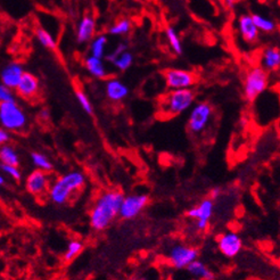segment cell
<instances>
[{"instance_id":"cell-33","label":"cell","mask_w":280,"mask_h":280,"mask_svg":"<svg viewBox=\"0 0 280 280\" xmlns=\"http://www.w3.org/2000/svg\"><path fill=\"white\" fill-rule=\"evenodd\" d=\"M11 100H15V96L13 94V90L4 86L0 82V103L4 102H11Z\"/></svg>"},{"instance_id":"cell-4","label":"cell","mask_w":280,"mask_h":280,"mask_svg":"<svg viewBox=\"0 0 280 280\" xmlns=\"http://www.w3.org/2000/svg\"><path fill=\"white\" fill-rule=\"evenodd\" d=\"M0 125L8 132L22 131L28 125V115L15 100L0 103Z\"/></svg>"},{"instance_id":"cell-37","label":"cell","mask_w":280,"mask_h":280,"mask_svg":"<svg viewBox=\"0 0 280 280\" xmlns=\"http://www.w3.org/2000/svg\"><path fill=\"white\" fill-rule=\"evenodd\" d=\"M39 115L43 120H48L49 119V111L48 110H43L40 112Z\"/></svg>"},{"instance_id":"cell-16","label":"cell","mask_w":280,"mask_h":280,"mask_svg":"<svg viewBox=\"0 0 280 280\" xmlns=\"http://www.w3.org/2000/svg\"><path fill=\"white\" fill-rule=\"evenodd\" d=\"M105 94L112 102H122L123 99L128 97L129 88L119 79L113 78L105 83Z\"/></svg>"},{"instance_id":"cell-32","label":"cell","mask_w":280,"mask_h":280,"mask_svg":"<svg viewBox=\"0 0 280 280\" xmlns=\"http://www.w3.org/2000/svg\"><path fill=\"white\" fill-rule=\"evenodd\" d=\"M125 50H128V45L125 43H120L116 47L112 50V52L106 56V61L112 63L116 57H119L121 54L124 53Z\"/></svg>"},{"instance_id":"cell-34","label":"cell","mask_w":280,"mask_h":280,"mask_svg":"<svg viewBox=\"0 0 280 280\" xmlns=\"http://www.w3.org/2000/svg\"><path fill=\"white\" fill-rule=\"evenodd\" d=\"M10 139H11L10 132L5 130V129L0 128V146H3V145H5L6 143H8Z\"/></svg>"},{"instance_id":"cell-22","label":"cell","mask_w":280,"mask_h":280,"mask_svg":"<svg viewBox=\"0 0 280 280\" xmlns=\"http://www.w3.org/2000/svg\"><path fill=\"white\" fill-rule=\"evenodd\" d=\"M107 46V37L105 35H99L91 39L90 44V55L103 58L105 55V50Z\"/></svg>"},{"instance_id":"cell-39","label":"cell","mask_w":280,"mask_h":280,"mask_svg":"<svg viewBox=\"0 0 280 280\" xmlns=\"http://www.w3.org/2000/svg\"><path fill=\"white\" fill-rule=\"evenodd\" d=\"M138 280H148L147 278H140V279H138Z\"/></svg>"},{"instance_id":"cell-7","label":"cell","mask_w":280,"mask_h":280,"mask_svg":"<svg viewBox=\"0 0 280 280\" xmlns=\"http://www.w3.org/2000/svg\"><path fill=\"white\" fill-rule=\"evenodd\" d=\"M149 195L145 193H136L124 196L121 203L119 216L123 220H132L137 218L149 203Z\"/></svg>"},{"instance_id":"cell-31","label":"cell","mask_w":280,"mask_h":280,"mask_svg":"<svg viewBox=\"0 0 280 280\" xmlns=\"http://www.w3.org/2000/svg\"><path fill=\"white\" fill-rule=\"evenodd\" d=\"M0 170H2L4 173L10 175V177L12 179H14V180L19 181V180H21V178H22V173H21L19 166L4 164V163H0Z\"/></svg>"},{"instance_id":"cell-27","label":"cell","mask_w":280,"mask_h":280,"mask_svg":"<svg viewBox=\"0 0 280 280\" xmlns=\"http://www.w3.org/2000/svg\"><path fill=\"white\" fill-rule=\"evenodd\" d=\"M165 36H166V39L169 41L171 49L173 50V53L177 54V55H181L183 52V48H182L181 40L180 38H179L177 31H175L173 28L169 27L165 29Z\"/></svg>"},{"instance_id":"cell-36","label":"cell","mask_w":280,"mask_h":280,"mask_svg":"<svg viewBox=\"0 0 280 280\" xmlns=\"http://www.w3.org/2000/svg\"><path fill=\"white\" fill-rule=\"evenodd\" d=\"M222 3L225 7L229 8V10H232V8L236 5L237 0H222Z\"/></svg>"},{"instance_id":"cell-28","label":"cell","mask_w":280,"mask_h":280,"mask_svg":"<svg viewBox=\"0 0 280 280\" xmlns=\"http://www.w3.org/2000/svg\"><path fill=\"white\" fill-rule=\"evenodd\" d=\"M131 29H132V24L130 21L127 19H122L113 24L112 27L108 29V33H110L111 36L122 37L128 35V33L131 31Z\"/></svg>"},{"instance_id":"cell-25","label":"cell","mask_w":280,"mask_h":280,"mask_svg":"<svg viewBox=\"0 0 280 280\" xmlns=\"http://www.w3.org/2000/svg\"><path fill=\"white\" fill-rule=\"evenodd\" d=\"M31 162L38 170L50 172L53 170V163L49 158L43 153L33 152L31 153Z\"/></svg>"},{"instance_id":"cell-18","label":"cell","mask_w":280,"mask_h":280,"mask_svg":"<svg viewBox=\"0 0 280 280\" xmlns=\"http://www.w3.org/2000/svg\"><path fill=\"white\" fill-rule=\"evenodd\" d=\"M85 66L89 72L96 79H105L107 77V69L105 62L103 58L95 56H88L85 61Z\"/></svg>"},{"instance_id":"cell-40","label":"cell","mask_w":280,"mask_h":280,"mask_svg":"<svg viewBox=\"0 0 280 280\" xmlns=\"http://www.w3.org/2000/svg\"><path fill=\"white\" fill-rule=\"evenodd\" d=\"M128 280H138V279H136V278H130V279H128Z\"/></svg>"},{"instance_id":"cell-13","label":"cell","mask_w":280,"mask_h":280,"mask_svg":"<svg viewBox=\"0 0 280 280\" xmlns=\"http://www.w3.org/2000/svg\"><path fill=\"white\" fill-rule=\"evenodd\" d=\"M24 73L23 66L18 62H11L0 71V82L10 89H15Z\"/></svg>"},{"instance_id":"cell-2","label":"cell","mask_w":280,"mask_h":280,"mask_svg":"<svg viewBox=\"0 0 280 280\" xmlns=\"http://www.w3.org/2000/svg\"><path fill=\"white\" fill-rule=\"evenodd\" d=\"M86 183L87 177L82 171H70L49 186V198L56 205H65L78 191L83 189Z\"/></svg>"},{"instance_id":"cell-5","label":"cell","mask_w":280,"mask_h":280,"mask_svg":"<svg viewBox=\"0 0 280 280\" xmlns=\"http://www.w3.org/2000/svg\"><path fill=\"white\" fill-rule=\"evenodd\" d=\"M269 87L268 71L261 66H255L248 70L244 80V95L248 102H254Z\"/></svg>"},{"instance_id":"cell-38","label":"cell","mask_w":280,"mask_h":280,"mask_svg":"<svg viewBox=\"0 0 280 280\" xmlns=\"http://www.w3.org/2000/svg\"><path fill=\"white\" fill-rule=\"evenodd\" d=\"M5 181H6V179H5V177H4V175L0 173V186H4L5 185Z\"/></svg>"},{"instance_id":"cell-1","label":"cell","mask_w":280,"mask_h":280,"mask_svg":"<svg viewBox=\"0 0 280 280\" xmlns=\"http://www.w3.org/2000/svg\"><path fill=\"white\" fill-rule=\"evenodd\" d=\"M124 195L118 189H111L100 194L95 200L89 213L90 227L95 231H103L119 216L121 203Z\"/></svg>"},{"instance_id":"cell-21","label":"cell","mask_w":280,"mask_h":280,"mask_svg":"<svg viewBox=\"0 0 280 280\" xmlns=\"http://www.w3.org/2000/svg\"><path fill=\"white\" fill-rule=\"evenodd\" d=\"M0 163L19 166L20 156L16 149L10 145L0 146Z\"/></svg>"},{"instance_id":"cell-11","label":"cell","mask_w":280,"mask_h":280,"mask_svg":"<svg viewBox=\"0 0 280 280\" xmlns=\"http://www.w3.org/2000/svg\"><path fill=\"white\" fill-rule=\"evenodd\" d=\"M218 248L220 253L228 258L236 257L243 249V239L238 233L225 231L218 237Z\"/></svg>"},{"instance_id":"cell-6","label":"cell","mask_w":280,"mask_h":280,"mask_svg":"<svg viewBox=\"0 0 280 280\" xmlns=\"http://www.w3.org/2000/svg\"><path fill=\"white\" fill-rule=\"evenodd\" d=\"M213 107L206 102H200L191 106L188 118V130L193 135H200L206 130L213 118Z\"/></svg>"},{"instance_id":"cell-30","label":"cell","mask_w":280,"mask_h":280,"mask_svg":"<svg viewBox=\"0 0 280 280\" xmlns=\"http://www.w3.org/2000/svg\"><path fill=\"white\" fill-rule=\"evenodd\" d=\"M75 97H77L79 104H80V106L82 107V110L85 111L87 114H89V115L93 114L94 113L93 104H91L89 97L86 95L85 91H82L80 89L75 90Z\"/></svg>"},{"instance_id":"cell-9","label":"cell","mask_w":280,"mask_h":280,"mask_svg":"<svg viewBox=\"0 0 280 280\" xmlns=\"http://www.w3.org/2000/svg\"><path fill=\"white\" fill-rule=\"evenodd\" d=\"M213 213H214V200L212 198H204L197 206L189 208L186 212V216L196 221V230L203 232L210 225Z\"/></svg>"},{"instance_id":"cell-8","label":"cell","mask_w":280,"mask_h":280,"mask_svg":"<svg viewBox=\"0 0 280 280\" xmlns=\"http://www.w3.org/2000/svg\"><path fill=\"white\" fill-rule=\"evenodd\" d=\"M199 252L196 247L185 244H175L169 249L168 260L175 269H186L191 262L197 260Z\"/></svg>"},{"instance_id":"cell-29","label":"cell","mask_w":280,"mask_h":280,"mask_svg":"<svg viewBox=\"0 0 280 280\" xmlns=\"http://www.w3.org/2000/svg\"><path fill=\"white\" fill-rule=\"evenodd\" d=\"M132 63H133V55L130 52L125 50L124 53L121 54L119 57H116L115 60L112 62V64L116 70L123 72V71H127L128 69L131 68Z\"/></svg>"},{"instance_id":"cell-24","label":"cell","mask_w":280,"mask_h":280,"mask_svg":"<svg viewBox=\"0 0 280 280\" xmlns=\"http://www.w3.org/2000/svg\"><path fill=\"white\" fill-rule=\"evenodd\" d=\"M252 20L254 24H255V27L257 28V30L261 32H265V33L273 32L275 30V27H277L272 20L260 14L252 15Z\"/></svg>"},{"instance_id":"cell-3","label":"cell","mask_w":280,"mask_h":280,"mask_svg":"<svg viewBox=\"0 0 280 280\" xmlns=\"http://www.w3.org/2000/svg\"><path fill=\"white\" fill-rule=\"evenodd\" d=\"M196 95L191 89L170 90L160 100V114L164 118H173L190 110Z\"/></svg>"},{"instance_id":"cell-14","label":"cell","mask_w":280,"mask_h":280,"mask_svg":"<svg viewBox=\"0 0 280 280\" xmlns=\"http://www.w3.org/2000/svg\"><path fill=\"white\" fill-rule=\"evenodd\" d=\"M39 88L40 83L36 75L29 72H24L18 87L15 88V90L18 95L21 96L22 98L31 99L36 97L38 93H39Z\"/></svg>"},{"instance_id":"cell-10","label":"cell","mask_w":280,"mask_h":280,"mask_svg":"<svg viewBox=\"0 0 280 280\" xmlns=\"http://www.w3.org/2000/svg\"><path fill=\"white\" fill-rule=\"evenodd\" d=\"M165 85L170 90L191 89L197 82V77L194 72L180 69H171L164 73Z\"/></svg>"},{"instance_id":"cell-20","label":"cell","mask_w":280,"mask_h":280,"mask_svg":"<svg viewBox=\"0 0 280 280\" xmlns=\"http://www.w3.org/2000/svg\"><path fill=\"white\" fill-rule=\"evenodd\" d=\"M186 270L193 275L194 278H197L199 280H214L215 278L213 271L208 268L205 263L199 261L198 258L191 262L190 264L187 266Z\"/></svg>"},{"instance_id":"cell-35","label":"cell","mask_w":280,"mask_h":280,"mask_svg":"<svg viewBox=\"0 0 280 280\" xmlns=\"http://www.w3.org/2000/svg\"><path fill=\"white\" fill-rule=\"evenodd\" d=\"M221 194H222V190H221V188H219V187L213 188V190L211 191V197L210 198H212L213 200H214L216 198H219Z\"/></svg>"},{"instance_id":"cell-17","label":"cell","mask_w":280,"mask_h":280,"mask_svg":"<svg viewBox=\"0 0 280 280\" xmlns=\"http://www.w3.org/2000/svg\"><path fill=\"white\" fill-rule=\"evenodd\" d=\"M96 32V21L90 15L83 16L77 28V41L79 44H87L91 41Z\"/></svg>"},{"instance_id":"cell-15","label":"cell","mask_w":280,"mask_h":280,"mask_svg":"<svg viewBox=\"0 0 280 280\" xmlns=\"http://www.w3.org/2000/svg\"><path fill=\"white\" fill-rule=\"evenodd\" d=\"M238 32L241 36V39L246 41L247 44H254L258 39V33L260 31L254 24L252 20V15H241L238 19L237 22Z\"/></svg>"},{"instance_id":"cell-19","label":"cell","mask_w":280,"mask_h":280,"mask_svg":"<svg viewBox=\"0 0 280 280\" xmlns=\"http://www.w3.org/2000/svg\"><path fill=\"white\" fill-rule=\"evenodd\" d=\"M261 65L265 71H277L280 66V50L275 47L266 48L262 54Z\"/></svg>"},{"instance_id":"cell-12","label":"cell","mask_w":280,"mask_h":280,"mask_svg":"<svg viewBox=\"0 0 280 280\" xmlns=\"http://www.w3.org/2000/svg\"><path fill=\"white\" fill-rule=\"evenodd\" d=\"M50 186V180L48 172L41 170H35L28 175L27 181H25V187L27 190L33 196H43L44 194L48 193Z\"/></svg>"},{"instance_id":"cell-23","label":"cell","mask_w":280,"mask_h":280,"mask_svg":"<svg viewBox=\"0 0 280 280\" xmlns=\"http://www.w3.org/2000/svg\"><path fill=\"white\" fill-rule=\"evenodd\" d=\"M83 247H85V246H83V243L81 240L79 239L70 240L68 244V247H66V250L64 253V256H63V260H64V262L66 263L72 262L75 257L80 255L83 250Z\"/></svg>"},{"instance_id":"cell-26","label":"cell","mask_w":280,"mask_h":280,"mask_svg":"<svg viewBox=\"0 0 280 280\" xmlns=\"http://www.w3.org/2000/svg\"><path fill=\"white\" fill-rule=\"evenodd\" d=\"M36 38L37 40L39 41L41 46H44L45 48H47L49 50H55L57 48V43L50 33L45 30L43 28H38L36 30Z\"/></svg>"}]
</instances>
